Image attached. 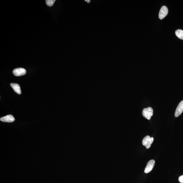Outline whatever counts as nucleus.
I'll return each mask as SVG.
<instances>
[{
	"mask_svg": "<svg viewBox=\"0 0 183 183\" xmlns=\"http://www.w3.org/2000/svg\"><path fill=\"white\" fill-rule=\"evenodd\" d=\"M142 114L143 116L148 120H150L153 114V109L151 107H148L143 109Z\"/></svg>",
	"mask_w": 183,
	"mask_h": 183,
	"instance_id": "nucleus-1",
	"label": "nucleus"
},
{
	"mask_svg": "<svg viewBox=\"0 0 183 183\" xmlns=\"http://www.w3.org/2000/svg\"><path fill=\"white\" fill-rule=\"evenodd\" d=\"M153 141L154 138L153 137H150L149 136H146L142 140V145L145 146L146 148L148 149L151 146Z\"/></svg>",
	"mask_w": 183,
	"mask_h": 183,
	"instance_id": "nucleus-2",
	"label": "nucleus"
},
{
	"mask_svg": "<svg viewBox=\"0 0 183 183\" xmlns=\"http://www.w3.org/2000/svg\"><path fill=\"white\" fill-rule=\"evenodd\" d=\"M155 164V161L153 159L150 160L148 162L147 165L144 170V172L145 173H149L152 170Z\"/></svg>",
	"mask_w": 183,
	"mask_h": 183,
	"instance_id": "nucleus-3",
	"label": "nucleus"
},
{
	"mask_svg": "<svg viewBox=\"0 0 183 183\" xmlns=\"http://www.w3.org/2000/svg\"><path fill=\"white\" fill-rule=\"evenodd\" d=\"M168 13V8L165 6H163L161 8L159 14V17L160 19H162L165 17Z\"/></svg>",
	"mask_w": 183,
	"mask_h": 183,
	"instance_id": "nucleus-4",
	"label": "nucleus"
},
{
	"mask_svg": "<svg viewBox=\"0 0 183 183\" xmlns=\"http://www.w3.org/2000/svg\"><path fill=\"white\" fill-rule=\"evenodd\" d=\"M13 73V74L15 76H21L26 74V70L24 68H18L14 69Z\"/></svg>",
	"mask_w": 183,
	"mask_h": 183,
	"instance_id": "nucleus-5",
	"label": "nucleus"
},
{
	"mask_svg": "<svg viewBox=\"0 0 183 183\" xmlns=\"http://www.w3.org/2000/svg\"><path fill=\"white\" fill-rule=\"evenodd\" d=\"M183 111V101H181L179 104L176 110L175 113V116L176 117H177L180 116Z\"/></svg>",
	"mask_w": 183,
	"mask_h": 183,
	"instance_id": "nucleus-6",
	"label": "nucleus"
},
{
	"mask_svg": "<svg viewBox=\"0 0 183 183\" xmlns=\"http://www.w3.org/2000/svg\"><path fill=\"white\" fill-rule=\"evenodd\" d=\"M0 120L1 121L7 123H12L15 121V118L11 115H9L1 118Z\"/></svg>",
	"mask_w": 183,
	"mask_h": 183,
	"instance_id": "nucleus-7",
	"label": "nucleus"
},
{
	"mask_svg": "<svg viewBox=\"0 0 183 183\" xmlns=\"http://www.w3.org/2000/svg\"><path fill=\"white\" fill-rule=\"evenodd\" d=\"M14 91L18 94H21V90L20 85L16 83H11L10 84Z\"/></svg>",
	"mask_w": 183,
	"mask_h": 183,
	"instance_id": "nucleus-8",
	"label": "nucleus"
},
{
	"mask_svg": "<svg viewBox=\"0 0 183 183\" xmlns=\"http://www.w3.org/2000/svg\"><path fill=\"white\" fill-rule=\"evenodd\" d=\"M176 35L181 40H183V31L182 30H177L175 32Z\"/></svg>",
	"mask_w": 183,
	"mask_h": 183,
	"instance_id": "nucleus-9",
	"label": "nucleus"
},
{
	"mask_svg": "<svg viewBox=\"0 0 183 183\" xmlns=\"http://www.w3.org/2000/svg\"><path fill=\"white\" fill-rule=\"evenodd\" d=\"M55 0H46V3L47 5L49 7H51L53 5L55 2Z\"/></svg>",
	"mask_w": 183,
	"mask_h": 183,
	"instance_id": "nucleus-10",
	"label": "nucleus"
},
{
	"mask_svg": "<svg viewBox=\"0 0 183 183\" xmlns=\"http://www.w3.org/2000/svg\"><path fill=\"white\" fill-rule=\"evenodd\" d=\"M178 180L180 182L183 183V175L179 177Z\"/></svg>",
	"mask_w": 183,
	"mask_h": 183,
	"instance_id": "nucleus-11",
	"label": "nucleus"
},
{
	"mask_svg": "<svg viewBox=\"0 0 183 183\" xmlns=\"http://www.w3.org/2000/svg\"><path fill=\"white\" fill-rule=\"evenodd\" d=\"M85 1L87 2V3H89V2H90V1Z\"/></svg>",
	"mask_w": 183,
	"mask_h": 183,
	"instance_id": "nucleus-12",
	"label": "nucleus"
}]
</instances>
